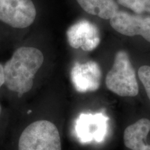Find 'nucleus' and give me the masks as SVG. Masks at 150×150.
Segmentation results:
<instances>
[{
  "instance_id": "f257e3e1",
  "label": "nucleus",
  "mask_w": 150,
  "mask_h": 150,
  "mask_svg": "<svg viewBox=\"0 0 150 150\" xmlns=\"http://www.w3.org/2000/svg\"><path fill=\"white\" fill-rule=\"evenodd\" d=\"M44 59L42 52L35 47H21L17 49L4 65V84L7 88L19 95L29 92Z\"/></svg>"
},
{
  "instance_id": "f03ea898",
  "label": "nucleus",
  "mask_w": 150,
  "mask_h": 150,
  "mask_svg": "<svg viewBox=\"0 0 150 150\" xmlns=\"http://www.w3.org/2000/svg\"><path fill=\"white\" fill-rule=\"evenodd\" d=\"M18 150H61V136L51 121L38 120L30 123L19 137Z\"/></svg>"
},
{
  "instance_id": "7ed1b4c3",
  "label": "nucleus",
  "mask_w": 150,
  "mask_h": 150,
  "mask_svg": "<svg viewBox=\"0 0 150 150\" xmlns=\"http://www.w3.org/2000/svg\"><path fill=\"white\" fill-rule=\"evenodd\" d=\"M108 89L121 97H135L138 94L136 73L129 54L120 50L115 54L112 68L106 77Z\"/></svg>"
},
{
  "instance_id": "20e7f679",
  "label": "nucleus",
  "mask_w": 150,
  "mask_h": 150,
  "mask_svg": "<svg viewBox=\"0 0 150 150\" xmlns=\"http://www.w3.org/2000/svg\"><path fill=\"white\" fill-rule=\"evenodd\" d=\"M32 0H0V20L16 29L29 27L36 18Z\"/></svg>"
},
{
  "instance_id": "39448f33",
  "label": "nucleus",
  "mask_w": 150,
  "mask_h": 150,
  "mask_svg": "<svg viewBox=\"0 0 150 150\" xmlns=\"http://www.w3.org/2000/svg\"><path fill=\"white\" fill-rule=\"evenodd\" d=\"M110 24L121 34L127 36L139 35L150 42V17L118 11L110 20Z\"/></svg>"
},
{
  "instance_id": "423d86ee",
  "label": "nucleus",
  "mask_w": 150,
  "mask_h": 150,
  "mask_svg": "<svg viewBox=\"0 0 150 150\" xmlns=\"http://www.w3.org/2000/svg\"><path fill=\"white\" fill-rule=\"evenodd\" d=\"M69 44L74 49L86 52L95 50L100 42L99 31L96 25L88 20H81L73 24L67 31Z\"/></svg>"
},
{
  "instance_id": "0eeeda50",
  "label": "nucleus",
  "mask_w": 150,
  "mask_h": 150,
  "mask_svg": "<svg viewBox=\"0 0 150 150\" xmlns=\"http://www.w3.org/2000/svg\"><path fill=\"white\" fill-rule=\"evenodd\" d=\"M72 77L77 91H95L99 86L101 70L95 62H88L83 65L76 63L72 70Z\"/></svg>"
},
{
  "instance_id": "6e6552de",
  "label": "nucleus",
  "mask_w": 150,
  "mask_h": 150,
  "mask_svg": "<svg viewBox=\"0 0 150 150\" xmlns=\"http://www.w3.org/2000/svg\"><path fill=\"white\" fill-rule=\"evenodd\" d=\"M150 131V120L142 118L129 125L124 132V142L131 150H150V145L146 143V139Z\"/></svg>"
},
{
  "instance_id": "1a4fd4ad",
  "label": "nucleus",
  "mask_w": 150,
  "mask_h": 150,
  "mask_svg": "<svg viewBox=\"0 0 150 150\" xmlns=\"http://www.w3.org/2000/svg\"><path fill=\"white\" fill-rule=\"evenodd\" d=\"M106 130V117L102 114L96 115H83L79 125V134L87 140L94 139L100 141L103 139Z\"/></svg>"
},
{
  "instance_id": "9d476101",
  "label": "nucleus",
  "mask_w": 150,
  "mask_h": 150,
  "mask_svg": "<svg viewBox=\"0 0 150 150\" xmlns=\"http://www.w3.org/2000/svg\"><path fill=\"white\" fill-rule=\"evenodd\" d=\"M76 1L86 13L104 20H110L119 11L115 0H76Z\"/></svg>"
},
{
  "instance_id": "9b49d317",
  "label": "nucleus",
  "mask_w": 150,
  "mask_h": 150,
  "mask_svg": "<svg viewBox=\"0 0 150 150\" xmlns=\"http://www.w3.org/2000/svg\"><path fill=\"white\" fill-rule=\"evenodd\" d=\"M117 2L138 15L150 13V0H117Z\"/></svg>"
},
{
  "instance_id": "f8f14e48",
  "label": "nucleus",
  "mask_w": 150,
  "mask_h": 150,
  "mask_svg": "<svg viewBox=\"0 0 150 150\" xmlns=\"http://www.w3.org/2000/svg\"><path fill=\"white\" fill-rule=\"evenodd\" d=\"M138 76L150 100V66L142 65L140 67L138 70Z\"/></svg>"
},
{
  "instance_id": "ddd939ff",
  "label": "nucleus",
  "mask_w": 150,
  "mask_h": 150,
  "mask_svg": "<svg viewBox=\"0 0 150 150\" xmlns=\"http://www.w3.org/2000/svg\"><path fill=\"white\" fill-rule=\"evenodd\" d=\"M5 83L4 79V66L1 64H0V88H1Z\"/></svg>"
},
{
  "instance_id": "4468645a",
  "label": "nucleus",
  "mask_w": 150,
  "mask_h": 150,
  "mask_svg": "<svg viewBox=\"0 0 150 150\" xmlns=\"http://www.w3.org/2000/svg\"><path fill=\"white\" fill-rule=\"evenodd\" d=\"M1 104H0V115H1Z\"/></svg>"
}]
</instances>
